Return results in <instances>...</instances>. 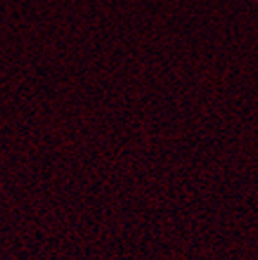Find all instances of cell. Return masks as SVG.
Segmentation results:
<instances>
[]
</instances>
